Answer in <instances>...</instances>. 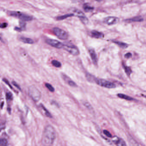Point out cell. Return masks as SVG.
<instances>
[{
	"label": "cell",
	"mask_w": 146,
	"mask_h": 146,
	"mask_svg": "<svg viewBox=\"0 0 146 146\" xmlns=\"http://www.w3.org/2000/svg\"><path fill=\"white\" fill-rule=\"evenodd\" d=\"M89 52L90 55L91 59H92L94 64H97L98 59H97V54H96L95 51L93 48H90L89 50Z\"/></svg>",
	"instance_id": "10"
},
{
	"label": "cell",
	"mask_w": 146,
	"mask_h": 146,
	"mask_svg": "<svg viewBox=\"0 0 146 146\" xmlns=\"http://www.w3.org/2000/svg\"><path fill=\"white\" fill-rule=\"evenodd\" d=\"M68 83L69 85L71 86L72 87H77L76 84L73 82V81H71V80H69L68 81Z\"/></svg>",
	"instance_id": "26"
},
{
	"label": "cell",
	"mask_w": 146,
	"mask_h": 146,
	"mask_svg": "<svg viewBox=\"0 0 146 146\" xmlns=\"http://www.w3.org/2000/svg\"><path fill=\"white\" fill-rule=\"evenodd\" d=\"M7 25H8V24H7V23H2L1 24V25L0 27H1V29H5V28H7Z\"/></svg>",
	"instance_id": "29"
},
{
	"label": "cell",
	"mask_w": 146,
	"mask_h": 146,
	"mask_svg": "<svg viewBox=\"0 0 146 146\" xmlns=\"http://www.w3.org/2000/svg\"><path fill=\"white\" fill-rule=\"evenodd\" d=\"M7 110H8V112H11V108H8V109H7Z\"/></svg>",
	"instance_id": "34"
},
{
	"label": "cell",
	"mask_w": 146,
	"mask_h": 146,
	"mask_svg": "<svg viewBox=\"0 0 146 146\" xmlns=\"http://www.w3.org/2000/svg\"><path fill=\"white\" fill-rule=\"evenodd\" d=\"M46 42L48 45L53 47L56 48H63L64 46V44L62 42H60L59 41L56 40H53V39H47L46 40Z\"/></svg>",
	"instance_id": "7"
},
{
	"label": "cell",
	"mask_w": 146,
	"mask_h": 146,
	"mask_svg": "<svg viewBox=\"0 0 146 146\" xmlns=\"http://www.w3.org/2000/svg\"><path fill=\"white\" fill-rule=\"evenodd\" d=\"M3 81H4V82H5V83L6 84H7V85H8V86H9V87H10V88H11L12 89V87L11 85V84H10V83H9V82H8V81H7V79H3Z\"/></svg>",
	"instance_id": "32"
},
{
	"label": "cell",
	"mask_w": 146,
	"mask_h": 146,
	"mask_svg": "<svg viewBox=\"0 0 146 146\" xmlns=\"http://www.w3.org/2000/svg\"><path fill=\"white\" fill-rule=\"evenodd\" d=\"M13 84L14 85L15 87H16V88H17L18 89H19V90H21V89L20 88V87H19V85L15 82H12Z\"/></svg>",
	"instance_id": "30"
},
{
	"label": "cell",
	"mask_w": 146,
	"mask_h": 146,
	"mask_svg": "<svg viewBox=\"0 0 146 146\" xmlns=\"http://www.w3.org/2000/svg\"><path fill=\"white\" fill-rule=\"evenodd\" d=\"M53 31L55 35L60 40H66L69 37L68 33L60 28H54L53 29Z\"/></svg>",
	"instance_id": "5"
},
{
	"label": "cell",
	"mask_w": 146,
	"mask_h": 146,
	"mask_svg": "<svg viewBox=\"0 0 146 146\" xmlns=\"http://www.w3.org/2000/svg\"><path fill=\"white\" fill-rule=\"evenodd\" d=\"M123 68L124 69L125 73L128 75V76H130V75L131 73V70L130 68L128 66H126L123 65Z\"/></svg>",
	"instance_id": "23"
},
{
	"label": "cell",
	"mask_w": 146,
	"mask_h": 146,
	"mask_svg": "<svg viewBox=\"0 0 146 146\" xmlns=\"http://www.w3.org/2000/svg\"><path fill=\"white\" fill-rule=\"evenodd\" d=\"M131 54L130 53H127L125 55V57L126 58H129L131 57Z\"/></svg>",
	"instance_id": "31"
},
{
	"label": "cell",
	"mask_w": 146,
	"mask_h": 146,
	"mask_svg": "<svg viewBox=\"0 0 146 146\" xmlns=\"http://www.w3.org/2000/svg\"><path fill=\"white\" fill-rule=\"evenodd\" d=\"M8 14L11 17H14L23 21H30L33 19V17L29 15H26L19 12L10 11Z\"/></svg>",
	"instance_id": "4"
},
{
	"label": "cell",
	"mask_w": 146,
	"mask_h": 146,
	"mask_svg": "<svg viewBox=\"0 0 146 146\" xmlns=\"http://www.w3.org/2000/svg\"><path fill=\"white\" fill-rule=\"evenodd\" d=\"M113 139V141L114 143L116 145H117V146H125V145H126L123 139H121V138L117 137V138H115V139Z\"/></svg>",
	"instance_id": "12"
},
{
	"label": "cell",
	"mask_w": 146,
	"mask_h": 146,
	"mask_svg": "<svg viewBox=\"0 0 146 146\" xmlns=\"http://www.w3.org/2000/svg\"><path fill=\"white\" fill-rule=\"evenodd\" d=\"M45 85H46V87L48 89L49 91L52 92H54V90H55L54 88L53 87L52 85H51L50 84L46 83Z\"/></svg>",
	"instance_id": "24"
},
{
	"label": "cell",
	"mask_w": 146,
	"mask_h": 146,
	"mask_svg": "<svg viewBox=\"0 0 146 146\" xmlns=\"http://www.w3.org/2000/svg\"><path fill=\"white\" fill-rule=\"evenodd\" d=\"M75 14L77 16L81 21L84 24H87L89 23V20L87 17L84 15L83 13L78 10H75L74 11Z\"/></svg>",
	"instance_id": "8"
},
{
	"label": "cell",
	"mask_w": 146,
	"mask_h": 146,
	"mask_svg": "<svg viewBox=\"0 0 146 146\" xmlns=\"http://www.w3.org/2000/svg\"><path fill=\"white\" fill-rule=\"evenodd\" d=\"M40 106L42 108V109L44 110V111L45 112V115H46L47 117H48L52 118V116L51 113H50L48 111V110H47L46 108L43 106V105H42V104H40Z\"/></svg>",
	"instance_id": "20"
},
{
	"label": "cell",
	"mask_w": 146,
	"mask_h": 146,
	"mask_svg": "<svg viewBox=\"0 0 146 146\" xmlns=\"http://www.w3.org/2000/svg\"><path fill=\"white\" fill-rule=\"evenodd\" d=\"M56 138V133L54 128L52 125L46 126L44 129L42 138V142L46 146L52 145Z\"/></svg>",
	"instance_id": "1"
},
{
	"label": "cell",
	"mask_w": 146,
	"mask_h": 146,
	"mask_svg": "<svg viewBox=\"0 0 146 146\" xmlns=\"http://www.w3.org/2000/svg\"><path fill=\"white\" fill-rule=\"evenodd\" d=\"M91 35L92 37L96 39L102 38L104 36V35L103 33L96 30L92 31L91 32Z\"/></svg>",
	"instance_id": "11"
},
{
	"label": "cell",
	"mask_w": 146,
	"mask_h": 146,
	"mask_svg": "<svg viewBox=\"0 0 146 146\" xmlns=\"http://www.w3.org/2000/svg\"><path fill=\"white\" fill-rule=\"evenodd\" d=\"M119 19L114 17H108L104 19L103 22L108 25H113L117 23L118 22Z\"/></svg>",
	"instance_id": "9"
},
{
	"label": "cell",
	"mask_w": 146,
	"mask_h": 146,
	"mask_svg": "<svg viewBox=\"0 0 146 146\" xmlns=\"http://www.w3.org/2000/svg\"><path fill=\"white\" fill-rule=\"evenodd\" d=\"M74 16V14L72 13H70V14H65V15H63V16H59L57 18V20L60 21V20H63L64 19H66L67 18L70 17H73Z\"/></svg>",
	"instance_id": "16"
},
{
	"label": "cell",
	"mask_w": 146,
	"mask_h": 146,
	"mask_svg": "<svg viewBox=\"0 0 146 146\" xmlns=\"http://www.w3.org/2000/svg\"><path fill=\"white\" fill-rule=\"evenodd\" d=\"M19 24H20V26L21 27V29H24L25 28L26 23H25V21H20Z\"/></svg>",
	"instance_id": "28"
},
{
	"label": "cell",
	"mask_w": 146,
	"mask_h": 146,
	"mask_svg": "<svg viewBox=\"0 0 146 146\" xmlns=\"http://www.w3.org/2000/svg\"><path fill=\"white\" fill-rule=\"evenodd\" d=\"M6 96V99L7 100H11L13 98L12 94L11 92H8L7 93Z\"/></svg>",
	"instance_id": "25"
},
{
	"label": "cell",
	"mask_w": 146,
	"mask_h": 146,
	"mask_svg": "<svg viewBox=\"0 0 146 146\" xmlns=\"http://www.w3.org/2000/svg\"><path fill=\"white\" fill-rule=\"evenodd\" d=\"M63 44H64V46H63L64 49L66 51H67L71 54L74 56H77L79 54L80 52H79V49L75 45L72 43L71 42H66L63 43Z\"/></svg>",
	"instance_id": "3"
},
{
	"label": "cell",
	"mask_w": 146,
	"mask_h": 146,
	"mask_svg": "<svg viewBox=\"0 0 146 146\" xmlns=\"http://www.w3.org/2000/svg\"><path fill=\"white\" fill-rule=\"evenodd\" d=\"M84 105L87 108H88V109H90V108H91V106H90L88 103L86 102V103H84Z\"/></svg>",
	"instance_id": "33"
},
{
	"label": "cell",
	"mask_w": 146,
	"mask_h": 146,
	"mask_svg": "<svg viewBox=\"0 0 146 146\" xmlns=\"http://www.w3.org/2000/svg\"><path fill=\"white\" fill-rule=\"evenodd\" d=\"M8 145V141L5 138H1L0 140V145L1 146H7Z\"/></svg>",
	"instance_id": "21"
},
{
	"label": "cell",
	"mask_w": 146,
	"mask_h": 146,
	"mask_svg": "<svg viewBox=\"0 0 146 146\" xmlns=\"http://www.w3.org/2000/svg\"><path fill=\"white\" fill-rule=\"evenodd\" d=\"M143 19L140 17H136L132 18L126 19L125 22L131 23V22H141L143 21Z\"/></svg>",
	"instance_id": "13"
},
{
	"label": "cell",
	"mask_w": 146,
	"mask_h": 146,
	"mask_svg": "<svg viewBox=\"0 0 146 146\" xmlns=\"http://www.w3.org/2000/svg\"><path fill=\"white\" fill-rule=\"evenodd\" d=\"M86 76L87 80L89 82H95V80L96 78H95L94 76H92L91 74H89V73H87L86 75Z\"/></svg>",
	"instance_id": "19"
},
{
	"label": "cell",
	"mask_w": 146,
	"mask_h": 146,
	"mask_svg": "<svg viewBox=\"0 0 146 146\" xmlns=\"http://www.w3.org/2000/svg\"><path fill=\"white\" fill-rule=\"evenodd\" d=\"M20 40L22 42L26 44H33L34 43V41L29 38L22 37L20 38Z\"/></svg>",
	"instance_id": "14"
},
{
	"label": "cell",
	"mask_w": 146,
	"mask_h": 146,
	"mask_svg": "<svg viewBox=\"0 0 146 146\" xmlns=\"http://www.w3.org/2000/svg\"><path fill=\"white\" fill-rule=\"evenodd\" d=\"M113 42L117 45L119 46L122 48H126L128 47V45L126 43L118 41H113Z\"/></svg>",
	"instance_id": "15"
},
{
	"label": "cell",
	"mask_w": 146,
	"mask_h": 146,
	"mask_svg": "<svg viewBox=\"0 0 146 146\" xmlns=\"http://www.w3.org/2000/svg\"><path fill=\"white\" fill-rule=\"evenodd\" d=\"M117 96L121 99H124V100H132L133 99L126 95L123 94H118Z\"/></svg>",
	"instance_id": "18"
},
{
	"label": "cell",
	"mask_w": 146,
	"mask_h": 146,
	"mask_svg": "<svg viewBox=\"0 0 146 146\" xmlns=\"http://www.w3.org/2000/svg\"><path fill=\"white\" fill-rule=\"evenodd\" d=\"M103 132H104V134H105L106 136H107L108 137H112L111 134L109 131L106 130H104L103 131Z\"/></svg>",
	"instance_id": "27"
},
{
	"label": "cell",
	"mask_w": 146,
	"mask_h": 146,
	"mask_svg": "<svg viewBox=\"0 0 146 146\" xmlns=\"http://www.w3.org/2000/svg\"><path fill=\"white\" fill-rule=\"evenodd\" d=\"M52 64L56 67L59 68L61 66V64L59 61H58L57 60H53L52 62Z\"/></svg>",
	"instance_id": "22"
},
{
	"label": "cell",
	"mask_w": 146,
	"mask_h": 146,
	"mask_svg": "<svg viewBox=\"0 0 146 146\" xmlns=\"http://www.w3.org/2000/svg\"><path fill=\"white\" fill-rule=\"evenodd\" d=\"M95 82L98 85H100L101 87H105V88H113L116 87L115 84L109 82V81L104 80V79L96 78Z\"/></svg>",
	"instance_id": "6"
},
{
	"label": "cell",
	"mask_w": 146,
	"mask_h": 146,
	"mask_svg": "<svg viewBox=\"0 0 146 146\" xmlns=\"http://www.w3.org/2000/svg\"><path fill=\"white\" fill-rule=\"evenodd\" d=\"M96 1H100V0H96Z\"/></svg>",
	"instance_id": "35"
},
{
	"label": "cell",
	"mask_w": 146,
	"mask_h": 146,
	"mask_svg": "<svg viewBox=\"0 0 146 146\" xmlns=\"http://www.w3.org/2000/svg\"><path fill=\"white\" fill-rule=\"evenodd\" d=\"M83 9L86 12H89L94 10V7L90 6L88 4H84L83 5Z\"/></svg>",
	"instance_id": "17"
},
{
	"label": "cell",
	"mask_w": 146,
	"mask_h": 146,
	"mask_svg": "<svg viewBox=\"0 0 146 146\" xmlns=\"http://www.w3.org/2000/svg\"><path fill=\"white\" fill-rule=\"evenodd\" d=\"M29 94L31 99L35 102L39 101L41 97V94L40 90L34 85L29 87Z\"/></svg>",
	"instance_id": "2"
}]
</instances>
